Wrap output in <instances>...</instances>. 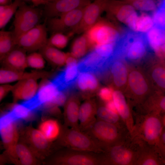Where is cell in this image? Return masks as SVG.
<instances>
[{
	"instance_id": "cell-1",
	"label": "cell",
	"mask_w": 165,
	"mask_h": 165,
	"mask_svg": "<svg viewBox=\"0 0 165 165\" xmlns=\"http://www.w3.org/2000/svg\"><path fill=\"white\" fill-rule=\"evenodd\" d=\"M134 125L130 134L134 139L156 146L165 128V114L142 113L132 111Z\"/></svg>"
},
{
	"instance_id": "cell-2",
	"label": "cell",
	"mask_w": 165,
	"mask_h": 165,
	"mask_svg": "<svg viewBox=\"0 0 165 165\" xmlns=\"http://www.w3.org/2000/svg\"><path fill=\"white\" fill-rule=\"evenodd\" d=\"M85 131L104 151L108 147L124 142L131 137L127 128L97 119Z\"/></svg>"
},
{
	"instance_id": "cell-3",
	"label": "cell",
	"mask_w": 165,
	"mask_h": 165,
	"mask_svg": "<svg viewBox=\"0 0 165 165\" xmlns=\"http://www.w3.org/2000/svg\"><path fill=\"white\" fill-rule=\"evenodd\" d=\"M152 89L147 74L141 69L128 68L127 85L123 93L132 110L141 104L154 92Z\"/></svg>"
},
{
	"instance_id": "cell-4",
	"label": "cell",
	"mask_w": 165,
	"mask_h": 165,
	"mask_svg": "<svg viewBox=\"0 0 165 165\" xmlns=\"http://www.w3.org/2000/svg\"><path fill=\"white\" fill-rule=\"evenodd\" d=\"M138 151V142L131 136L124 142L108 147L100 153L101 165H135Z\"/></svg>"
},
{
	"instance_id": "cell-5",
	"label": "cell",
	"mask_w": 165,
	"mask_h": 165,
	"mask_svg": "<svg viewBox=\"0 0 165 165\" xmlns=\"http://www.w3.org/2000/svg\"><path fill=\"white\" fill-rule=\"evenodd\" d=\"M131 31L125 32L116 42L115 52L119 57L129 61H135L145 55L147 42L145 35L142 33Z\"/></svg>"
},
{
	"instance_id": "cell-6",
	"label": "cell",
	"mask_w": 165,
	"mask_h": 165,
	"mask_svg": "<svg viewBox=\"0 0 165 165\" xmlns=\"http://www.w3.org/2000/svg\"><path fill=\"white\" fill-rule=\"evenodd\" d=\"M59 137L60 144L70 149L96 153L104 151L89 135L79 128L64 126Z\"/></svg>"
},
{
	"instance_id": "cell-7",
	"label": "cell",
	"mask_w": 165,
	"mask_h": 165,
	"mask_svg": "<svg viewBox=\"0 0 165 165\" xmlns=\"http://www.w3.org/2000/svg\"><path fill=\"white\" fill-rule=\"evenodd\" d=\"M51 81L43 84L35 94L21 104L32 112L40 108L51 109L57 107V97L59 92Z\"/></svg>"
},
{
	"instance_id": "cell-8",
	"label": "cell",
	"mask_w": 165,
	"mask_h": 165,
	"mask_svg": "<svg viewBox=\"0 0 165 165\" xmlns=\"http://www.w3.org/2000/svg\"><path fill=\"white\" fill-rule=\"evenodd\" d=\"M40 17L38 9L22 3L15 13L12 32L16 41L20 35L38 25Z\"/></svg>"
},
{
	"instance_id": "cell-9",
	"label": "cell",
	"mask_w": 165,
	"mask_h": 165,
	"mask_svg": "<svg viewBox=\"0 0 165 165\" xmlns=\"http://www.w3.org/2000/svg\"><path fill=\"white\" fill-rule=\"evenodd\" d=\"M84 33L87 38L90 48L109 42H117L119 34L110 23L99 20Z\"/></svg>"
},
{
	"instance_id": "cell-10",
	"label": "cell",
	"mask_w": 165,
	"mask_h": 165,
	"mask_svg": "<svg viewBox=\"0 0 165 165\" xmlns=\"http://www.w3.org/2000/svg\"><path fill=\"white\" fill-rule=\"evenodd\" d=\"M50 162L51 164L60 165H101L99 153L71 149L57 154Z\"/></svg>"
},
{
	"instance_id": "cell-11",
	"label": "cell",
	"mask_w": 165,
	"mask_h": 165,
	"mask_svg": "<svg viewBox=\"0 0 165 165\" xmlns=\"http://www.w3.org/2000/svg\"><path fill=\"white\" fill-rule=\"evenodd\" d=\"M84 8L50 18L48 25L49 29L53 33H68V35H72L81 21Z\"/></svg>"
},
{
	"instance_id": "cell-12",
	"label": "cell",
	"mask_w": 165,
	"mask_h": 165,
	"mask_svg": "<svg viewBox=\"0 0 165 165\" xmlns=\"http://www.w3.org/2000/svg\"><path fill=\"white\" fill-rule=\"evenodd\" d=\"M47 30L43 24H38L20 35L16 40V46L25 51L39 50L47 43Z\"/></svg>"
},
{
	"instance_id": "cell-13",
	"label": "cell",
	"mask_w": 165,
	"mask_h": 165,
	"mask_svg": "<svg viewBox=\"0 0 165 165\" xmlns=\"http://www.w3.org/2000/svg\"><path fill=\"white\" fill-rule=\"evenodd\" d=\"M16 121L9 111L0 116V136L15 160V148L18 143Z\"/></svg>"
},
{
	"instance_id": "cell-14",
	"label": "cell",
	"mask_w": 165,
	"mask_h": 165,
	"mask_svg": "<svg viewBox=\"0 0 165 165\" xmlns=\"http://www.w3.org/2000/svg\"><path fill=\"white\" fill-rule=\"evenodd\" d=\"M108 0H94L83 8L81 21L74 34L84 33L99 20Z\"/></svg>"
},
{
	"instance_id": "cell-15",
	"label": "cell",
	"mask_w": 165,
	"mask_h": 165,
	"mask_svg": "<svg viewBox=\"0 0 165 165\" xmlns=\"http://www.w3.org/2000/svg\"><path fill=\"white\" fill-rule=\"evenodd\" d=\"M91 2L90 0H56L45 4V14L47 17L52 18L84 7Z\"/></svg>"
},
{
	"instance_id": "cell-16",
	"label": "cell",
	"mask_w": 165,
	"mask_h": 165,
	"mask_svg": "<svg viewBox=\"0 0 165 165\" xmlns=\"http://www.w3.org/2000/svg\"><path fill=\"white\" fill-rule=\"evenodd\" d=\"M137 141L139 144V151L135 165H165V158L156 146Z\"/></svg>"
},
{
	"instance_id": "cell-17",
	"label": "cell",
	"mask_w": 165,
	"mask_h": 165,
	"mask_svg": "<svg viewBox=\"0 0 165 165\" xmlns=\"http://www.w3.org/2000/svg\"><path fill=\"white\" fill-rule=\"evenodd\" d=\"M112 100L117 113L130 134L134 125L132 110L124 94L121 91L116 90L113 91Z\"/></svg>"
},
{
	"instance_id": "cell-18",
	"label": "cell",
	"mask_w": 165,
	"mask_h": 165,
	"mask_svg": "<svg viewBox=\"0 0 165 165\" xmlns=\"http://www.w3.org/2000/svg\"><path fill=\"white\" fill-rule=\"evenodd\" d=\"M111 76L112 83L117 90L123 91L127 84L128 68L122 58H114L110 64L108 70Z\"/></svg>"
},
{
	"instance_id": "cell-19",
	"label": "cell",
	"mask_w": 165,
	"mask_h": 165,
	"mask_svg": "<svg viewBox=\"0 0 165 165\" xmlns=\"http://www.w3.org/2000/svg\"><path fill=\"white\" fill-rule=\"evenodd\" d=\"M135 112L142 113L165 114V96L163 93L155 91L140 105Z\"/></svg>"
},
{
	"instance_id": "cell-20",
	"label": "cell",
	"mask_w": 165,
	"mask_h": 165,
	"mask_svg": "<svg viewBox=\"0 0 165 165\" xmlns=\"http://www.w3.org/2000/svg\"><path fill=\"white\" fill-rule=\"evenodd\" d=\"M25 51L16 46L0 60L2 67L15 71H24L28 67Z\"/></svg>"
},
{
	"instance_id": "cell-21",
	"label": "cell",
	"mask_w": 165,
	"mask_h": 165,
	"mask_svg": "<svg viewBox=\"0 0 165 165\" xmlns=\"http://www.w3.org/2000/svg\"><path fill=\"white\" fill-rule=\"evenodd\" d=\"M67 65L65 68L51 81L60 91H63L72 86L79 75L77 63Z\"/></svg>"
},
{
	"instance_id": "cell-22",
	"label": "cell",
	"mask_w": 165,
	"mask_h": 165,
	"mask_svg": "<svg viewBox=\"0 0 165 165\" xmlns=\"http://www.w3.org/2000/svg\"><path fill=\"white\" fill-rule=\"evenodd\" d=\"M37 80L33 78L24 79L17 81L13 85L11 92L14 102L25 101L32 97L38 89Z\"/></svg>"
},
{
	"instance_id": "cell-23",
	"label": "cell",
	"mask_w": 165,
	"mask_h": 165,
	"mask_svg": "<svg viewBox=\"0 0 165 165\" xmlns=\"http://www.w3.org/2000/svg\"><path fill=\"white\" fill-rule=\"evenodd\" d=\"M96 110L95 103L91 100L85 101L80 106L79 121L81 130L85 131L96 120Z\"/></svg>"
},
{
	"instance_id": "cell-24",
	"label": "cell",
	"mask_w": 165,
	"mask_h": 165,
	"mask_svg": "<svg viewBox=\"0 0 165 165\" xmlns=\"http://www.w3.org/2000/svg\"><path fill=\"white\" fill-rule=\"evenodd\" d=\"M125 24L131 30L142 33L147 32L154 26L152 16L144 13L139 15L136 12L129 18Z\"/></svg>"
},
{
	"instance_id": "cell-25",
	"label": "cell",
	"mask_w": 165,
	"mask_h": 165,
	"mask_svg": "<svg viewBox=\"0 0 165 165\" xmlns=\"http://www.w3.org/2000/svg\"><path fill=\"white\" fill-rule=\"evenodd\" d=\"M79 100L77 97H70L66 101L64 112L65 126L79 128Z\"/></svg>"
},
{
	"instance_id": "cell-26",
	"label": "cell",
	"mask_w": 165,
	"mask_h": 165,
	"mask_svg": "<svg viewBox=\"0 0 165 165\" xmlns=\"http://www.w3.org/2000/svg\"><path fill=\"white\" fill-rule=\"evenodd\" d=\"M145 35L147 43L157 54H163L165 47L164 29L154 26Z\"/></svg>"
},
{
	"instance_id": "cell-27",
	"label": "cell",
	"mask_w": 165,
	"mask_h": 165,
	"mask_svg": "<svg viewBox=\"0 0 165 165\" xmlns=\"http://www.w3.org/2000/svg\"><path fill=\"white\" fill-rule=\"evenodd\" d=\"M147 76L153 88L163 93L165 88V69L163 64H155L149 68Z\"/></svg>"
},
{
	"instance_id": "cell-28",
	"label": "cell",
	"mask_w": 165,
	"mask_h": 165,
	"mask_svg": "<svg viewBox=\"0 0 165 165\" xmlns=\"http://www.w3.org/2000/svg\"><path fill=\"white\" fill-rule=\"evenodd\" d=\"M27 139L34 149L42 153L47 152L50 148L48 141L39 129L31 128L26 132Z\"/></svg>"
},
{
	"instance_id": "cell-29",
	"label": "cell",
	"mask_w": 165,
	"mask_h": 165,
	"mask_svg": "<svg viewBox=\"0 0 165 165\" xmlns=\"http://www.w3.org/2000/svg\"><path fill=\"white\" fill-rule=\"evenodd\" d=\"M39 51L44 58L54 65L61 66L66 62V54L47 43Z\"/></svg>"
},
{
	"instance_id": "cell-30",
	"label": "cell",
	"mask_w": 165,
	"mask_h": 165,
	"mask_svg": "<svg viewBox=\"0 0 165 165\" xmlns=\"http://www.w3.org/2000/svg\"><path fill=\"white\" fill-rule=\"evenodd\" d=\"M39 130L49 141L60 136L61 131L58 123L53 119L43 121L40 125Z\"/></svg>"
},
{
	"instance_id": "cell-31",
	"label": "cell",
	"mask_w": 165,
	"mask_h": 165,
	"mask_svg": "<svg viewBox=\"0 0 165 165\" xmlns=\"http://www.w3.org/2000/svg\"><path fill=\"white\" fill-rule=\"evenodd\" d=\"M77 80L78 87L82 91L93 92L98 87L97 79L92 73L82 72L79 74Z\"/></svg>"
},
{
	"instance_id": "cell-32",
	"label": "cell",
	"mask_w": 165,
	"mask_h": 165,
	"mask_svg": "<svg viewBox=\"0 0 165 165\" xmlns=\"http://www.w3.org/2000/svg\"><path fill=\"white\" fill-rule=\"evenodd\" d=\"M96 116L97 119L120 127L127 128L118 114L108 109L105 106H100L97 108Z\"/></svg>"
},
{
	"instance_id": "cell-33",
	"label": "cell",
	"mask_w": 165,
	"mask_h": 165,
	"mask_svg": "<svg viewBox=\"0 0 165 165\" xmlns=\"http://www.w3.org/2000/svg\"><path fill=\"white\" fill-rule=\"evenodd\" d=\"M16 46L12 31H0V60Z\"/></svg>"
},
{
	"instance_id": "cell-34",
	"label": "cell",
	"mask_w": 165,
	"mask_h": 165,
	"mask_svg": "<svg viewBox=\"0 0 165 165\" xmlns=\"http://www.w3.org/2000/svg\"><path fill=\"white\" fill-rule=\"evenodd\" d=\"M16 160L21 164L25 165L32 164L35 163V160L31 149L22 144L17 145L15 148Z\"/></svg>"
},
{
	"instance_id": "cell-35",
	"label": "cell",
	"mask_w": 165,
	"mask_h": 165,
	"mask_svg": "<svg viewBox=\"0 0 165 165\" xmlns=\"http://www.w3.org/2000/svg\"><path fill=\"white\" fill-rule=\"evenodd\" d=\"M90 48L87 38L84 33L74 41L71 53L77 58L81 57L85 55Z\"/></svg>"
},
{
	"instance_id": "cell-36",
	"label": "cell",
	"mask_w": 165,
	"mask_h": 165,
	"mask_svg": "<svg viewBox=\"0 0 165 165\" xmlns=\"http://www.w3.org/2000/svg\"><path fill=\"white\" fill-rule=\"evenodd\" d=\"M22 3L21 0H15L11 4L6 5L0 12V30L9 22Z\"/></svg>"
},
{
	"instance_id": "cell-37",
	"label": "cell",
	"mask_w": 165,
	"mask_h": 165,
	"mask_svg": "<svg viewBox=\"0 0 165 165\" xmlns=\"http://www.w3.org/2000/svg\"><path fill=\"white\" fill-rule=\"evenodd\" d=\"M9 111L16 121L28 119L33 112L21 103L15 105Z\"/></svg>"
},
{
	"instance_id": "cell-38",
	"label": "cell",
	"mask_w": 165,
	"mask_h": 165,
	"mask_svg": "<svg viewBox=\"0 0 165 165\" xmlns=\"http://www.w3.org/2000/svg\"><path fill=\"white\" fill-rule=\"evenodd\" d=\"M69 35L60 32L53 33L50 38L48 39L47 43L55 48H63L66 46L68 43Z\"/></svg>"
},
{
	"instance_id": "cell-39",
	"label": "cell",
	"mask_w": 165,
	"mask_h": 165,
	"mask_svg": "<svg viewBox=\"0 0 165 165\" xmlns=\"http://www.w3.org/2000/svg\"><path fill=\"white\" fill-rule=\"evenodd\" d=\"M127 2L136 10L142 11H152L157 9L156 4L153 0H134Z\"/></svg>"
},
{
	"instance_id": "cell-40",
	"label": "cell",
	"mask_w": 165,
	"mask_h": 165,
	"mask_svg": "<svg viewBox=\"0 0 165 165\" xmlns=\"http://www.w3.org/2000/svg\"><path fill=\"white\" fill-rule=\"evenodd\" d=\"M28 66L37 69L43 68L45 65L44 58L39 53L33 52L27 57Z\"/></svg>"
},
{
	"instance_id": "cell-41",
	"label": "cell",
	"mask_w": 165,
	"mask_h": 165,
	"mask_svg": "<svg viewBox=\"0 0 165 165\" xmlns=\"http://www.w3.org/2000/svg\"><path fill=\"white\" fill-rule=\"evenodd\" d=\"M152 17L154 26L164 29L165 10L163 7L156 9Z\"/></svg>"
},
{
	"instance_id": "cell-42",
	"label": "cell",
	"mask_w": 165,
	"mask_h": 165,
	"mask_svg": "<svg viewBox=\"0 0 165 165\" xmlns=\"http://www.w3.org/2000/svg\"><path fill=\"white\" fill-rule=\"evenodd\" d=\"M113 91L111 88L106 87L102 88L99 92V96L103 101L108 102L112 99Z\"/></svg>"
},
{
	"instance_id": "cell-43",
	"label": "cell",
	"mask_w": 165,
	"mask_h": 165,
	"mask_svg": "<svg viewBox=\"0 0 165 165\" xmlns=\"http://www.w3.org/2000/svg\"><path fill=\"white\" fill-rule=\"evenodd\" d=\"M157 147L161 155L165 158V128H163L159 136Z\"/></svg>"
},
{
	"instance_id": "cell-44",
	"label": "cell",
	"mask_w": 165,
	"mask_h": 165,
	"mask_svg": "<svg viewBox=\"0 0 165 165\" xmlns=\"http://www.w3.org/2000/svg\"><path fill=\"white\" fill-rule=\"evenodd\" d=\"M13 85L8 84L0 85V102L9 92H11Z\"/></svg>"
},
{
	"instance_id": "cell-45",
	"label": "cell",
	"mask_w": 165,
	"mask_h": 165,
	"mask_svg": "<svg viewBox=\"0 0 165 165\" xmlns=\"http://www.w3.org/2000/svg\"><path fill=\"white\" fill-rule=\"evenodd\" d=\"M31 2L35 6H38L41 5H45L48 2L44 0H28Z\"/></svg>"
},
{
	"instance_id": "cell-46",
	"label": "cell",
	"mask_w": 165,
	"mask_h": 165,
	"mask_svg": "<svg viewBox=\"0 0 165 165\" xmlns=\"http://www.w3.org/2000/svg\"><path fill=\"white\" fill-rule=\"evenodd\" d=\"M9 0H0V5L6 6L9 4Z\"/></svg>"
},
{
	"instance_id": "cell-47",
	"label": "cell",
	"mask_w": 165,
	"mask_h": 165,
	"mask_svg": "<svg viewBox=\"0 0 165 165\" xmlns=\"http://www.w3.org/2000/svg\"><path fill=\"white\" fill-rule=\"evenodd\" d=\"M6 6L0 5V12L4 9Z\"/></svg>"
},
{
	"instance_id": "cell-48",
	"label": "cell",
	"mask_w": 165,
	"mask_h": 165,
	"mask_svg": "<svg viewBox=\"0 0 165 165\" xmlns=\"http://www.w3.org/2000/svg\"><path fill=\"white\" fill-rule=\"evenodd\" d=\"M48 2H51L54 1V0H44Z\"/></svg>"
},
{
	"instance_id": "cell-49",
	"label": "cell",
	"mask_w": 165,
	"mask_h": 165,
	"mask_svg": "<svg viewBox=\"0 0 165 165\" xmlns=\"http://www.w3.org/2000/svg\"><path fill=\"white\" fill-rule=\"evenodd\" d=\"M134 0H126V2H131V1H133Z\"/></svg>"
},
{
	"instance_id": "cell-50",
	"label": "cell",
	"mask_w": 165,
	"mask_h": 165,
	"mask_svg": "<svg viewBox=\"0 0 165 165\" xmlns=\"http://www.w3.org/2000/svg\"><path fill=\"white\" fill-rule=\"evenodd\" d=\"M55 0H54V1H55Z\"/></svg>"
}]
</instances>
